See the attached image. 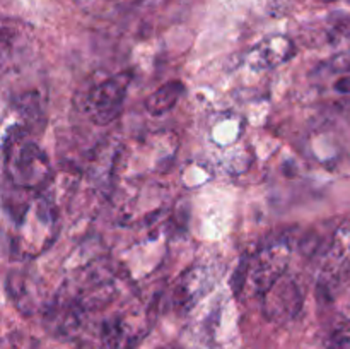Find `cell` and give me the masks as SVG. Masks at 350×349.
<instances>
[{
	"label": "cell",
	"instance_id": "cell-7",
	"mask_svg": "<svg viewBox=\"0 0 350 349\" xmlns=\"http://www.w3.org/2000/svg\"><path fill=\"white\" fill-rule=\"evenodd\" d=\"M294 43L286 36H269L256 43L246 55V62L250 67L256 70L279 67L291 60L294 55Z\"/></svg>",
	"mask_w": 350,
	"mask_h": 349
},
{
	"label": "cell",
	"instance_id": "cell-10",
	"mask_svg": "<svg viewBox=\"0 0 350 349\" xmlns=\"http://www.w3.org/2000/svg\"><path fill=\"white\" fill-rule=\"evenodd\" d=\"M7 291L12 298V303H16L23 313H33L36 303H34V291L29 277L24 274L10 272L7 277Z\"/></svg>",
	"mask_w": 350,
	"mask_h": 349
},
{
	"label": "cell",
	"instance_id": "cell-13",
	"mask_svg": "<svg viewBox=\"0 0 350 349\" xmlns=\"http://www.w3.org/2000/svg\"><path fill=\"white\" fill-rule=\"evenodd\" d=\"M335 91L342 92V94H350V75L340 77L335 82Z\"/></svg>",
	"mask_w": 350,
	"mask_h": 349
},
{
	"label": "cell",
	"instance_id": "cell-14",
	"mask_svg": "<svg viewBox=\"0 0 350 349\" xmlns=\"http://www.w3.org/2000/svg\"><path fill=\"white\" fill-rule=\"evenodd\" d=\"M157 349H181L178 346H163V348H157Z\"/></svg>",
	"mask_w": 350,
	"mask_h": 349
},
{
	"label": "cell",
	"instance_id": "cell-12",
	"mask_svg": "<svg viewBox=\"0 0 350 349\" xmlns=\"http://www.w3.org/2000/svg\"><path fill=\"white\" fill-rule=\"evenodd\" d=\"M330 70L338 72V74H347L350 72V50L342 51V53L335 55L330 60Z\"/></svg>",
	"mask_w": 350,
	"mask_h": 349
},
{
	"label": "cell",
	"instance_id": "cell-1",
	"mask_svg": "<svg viewBox=\"0 0 350 349\" xmlns=\"http://www.w3.org/2000/svg\"><path fill=\"white\" fill-rule=\"evenodd\" d=\"M3 146L5 173L14 187L38 190L50 178V163L38 144L21 140V135H9Z\"/></svg>",
	"mask_w": 350,
	"mask_h": 349
},
{
	"label": "cell",
	"instance_id": "cell-15",
	"mask_svg": "<svg viewBox=\"0 0 350 349\" xmlns=\"http://www.w3.org/2000/svg\"><path fill=\"white\" fill-rule=\"evenodd\" d=\"M327 2H338V0H327Z\"/></svg>",
	"mask_w": 350,
	"mask_h": 349
},
{
	"label": "cell",
	"instance_id": "cell-8",
	"mask_svg": "<svg viewBox=\"0 0 350 349\" xmlns=\"http://www.w3.org/2000/svg\"><path fill=\"white\" fill-rule=\"evenodd\" d=\"M139 341V335L130 332L129 322L123 317L109 318L103 324V349H133Z\"/></svg>",
	"mask_w": 350,
	"mask_h": 349
},
{
	"label": "cell",
	"instance_id": "cell-2",
	"mask_svg": "<svg viewBox=\"0 0 350 349\" xmlns=\"http://www.w3.org/2000/svg\"><path fill=\"white\" fill-rule=\"evenodd\" d=\"M350 283V219L338 226L328 242L318 272V293L332 301Z\"/></svg>",
	"mask_w": 350,
	"mask_h": 349
},
{
	"label": "cell",
	"instance_id": "cell-3",
	"mask_svg": "<svg viewBox=\"0 0 350 349\" xmlns=\"http://www.w3.org/2000/svg\"><path fill=\"white\" fill-rule=\"evenodd\" d=\"M291 259V246L287 242H273L262 246L248 259L246 279L243 289L262 298L280 277L286 276Z\"/></svg>",
	"mask_w": 350,
	"mask_h": 349
},
{
	"label": "cell",
	"instance_id": "cell-11",
	"mask_svg": "<svg viewBox=\"0 0 350 349\" xmlns=\"http://www.w3.org/2000/svg\"><path fill=\"white\" fill-rule=\"evenodd\" d=\"M327 349H350V308L337 318L325 339Z\"/></svg>",
	"mask_w": 350,
	"mask_h": 349
},
{
	"label": "cell",
	"instance_id": "cell-5",
	"mask_svg": "<svg viewBox=\"0 0 350 349\" xmlns=\"http://www.w3.org/2000/svg\"><path fill=\"white\" fill-rule=\"evenodd\" d=\"M304 294L293 276H284L262 296V313L269 322L284 325L297 318L303 310Z\"/></svg>",
	"mask_w": 350,
	"mask_h": 349
},
{
	"label": "cell",
	"instance_id": "cell-4",
	"mask_svg": "<svg viewBox=\"0 0 350 349\" xmlns=\"http://www.w3.org/2000/svg\"><path fill=\"white\" fill-rule=\"evenodd\" d=\"M132 82L130 72H120L96 84L85 98V112L96 125H109L120 116L126 91Z\"/></svg>",
	"mask_w": 350,
	"mask_h": 349
},
{
	"label": "cell",
	"instance_id": "cell-9",
	"mask_svg": "<svg viewBox=\"0 0 350 349\" xmlns=\"http://www.w3.org/2000/svg\"><path fill=\"white\" fill-rule=\"evenodd\" d=\"M185 92V86L180 81H170L157 88L149 98L146 99V109L154 116H159L174 108Z\"/></svg>",
	"mask_w": 350,
	"mask_h": 349
},
{
	"label": "cell",
	"instance_id": "cell-6",
	"mask_svg": "<svg viewBox=\"0 0 350 349\" xmlns=\"http://www.w3.org/2000/svg\"><path fill=\"white\" fill-rule=\"evenodd\" d=\"M214 274L208 267L195 266L178 277L173 289V305L180 313L190 311L214 286Z\"/></svg>",
	"mask_w": 350,
	"mask_h": 349
}]
</instances>
